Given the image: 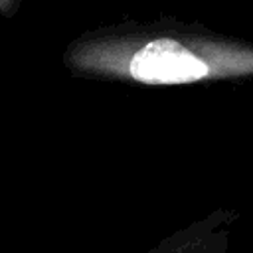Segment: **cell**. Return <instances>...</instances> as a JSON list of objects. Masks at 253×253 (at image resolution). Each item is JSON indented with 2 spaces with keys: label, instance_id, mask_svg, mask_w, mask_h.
<instances>
[{
  "label": "cell",
  "instance_id": "2",
  "mask_svg": "<svg viewBox=\"0 0 253 253\" xmlns=\"http://www.w3.org/2000/svg\"><path fill=\"white\" fill-rule=\"evenodd\" d=\"M18 4H20V0H0V12L10 16L18 8Z\"/></svg>",
  "mask_w": 253,
  "mask_h": 253
},
{
  "label": "cell",
  "instance_id": "1",
  "mask_svg": "<svg viewBox=\"0 0 253 253\" xmlns=\"http://www.w3.org/2000/svg\"><path fill=\"white\" fill-rule=\"evenodd\" d=\"M125 53L126 73L150 85H176L200 81L215 71H227L231 63L245 67L253 61V51L233 49L227 43L204 40L198 36H178L166 30L164 34H138L121 45Z\"/></svg>",
  "mask_w": 253,
  "mask_h": 253
}]
</instances>
